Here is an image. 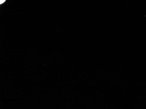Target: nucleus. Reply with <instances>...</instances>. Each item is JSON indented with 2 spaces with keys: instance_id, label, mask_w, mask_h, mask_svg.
<instances>
[{
  "instance_id": "nucleus-1",
  "label": "nucleus",
  "mask_w": 146,
  "mask_h": 109,
  "mask_svg": "<svg viewBox=\"0 0 146 109\" xmlns=\"http://www.w3.org/2000/svg\"><path fill=\"white\" fill-rule=\"evenodd\" d=\"M6 0H0V4H2Z\"/></svg>"
}]
</instances>
